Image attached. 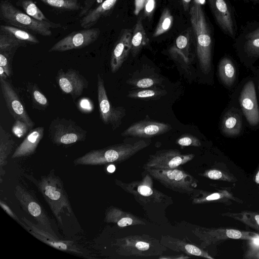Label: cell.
Here are the masks:
<instances>
[{
	"label": "cell",
	"instance_id": "cell-34",
	"mask_svg": "<svg viewBox=\"0 0 259 259\" xmlns=\"http://www.w3.org/2000/svg\"><path fill=\"white\" fill-rule=\"evenodd\" d=\"M174 18L168 8L163 9L157 25L153 32V37H156L168 31L172 27Z\"/></svg>",
	"mask_w": 259,
	"mask_h": 259
},
{
	"label": "cell",
	"instance_id": "cell-20",
	"mask_svg": "<svg viewBox=\"0 0 259 259\" xmlns=\"http://www.w3.org/2000/svg\"><path fill=\"white\" fill-rule=\"evenodd\" d=\"M192 30L190 28L180 34L169 49L170 56L186 64L190 63L194 56L192 51Z\"/></svg>",
	"mask_w": 259,
	"mask_h": 259
},
{
	"label": "cell",
	"instance_id": "cell-25",
	"mask_svg": "<svg viewBox=\"0 0 259 259\" xmlns=\"http://www.w3.org/2000/svg\"><path fill=\"white\" fill-rule=\"evenodd\" d=\"M105 221L108 223L116 224L120 228L145 225V223L137 215L113 206L106 210Z\"/></svg>",
	"mask_w": 259,
	"mask_h": 259
},
{
	"label": "cell",
	"instance_id": "cell-6",
	"mask_svg": "<svg viewBox=\"0 0 259 259\" xmlns=\"http://www.w3.org/2000/svg\"><path fill=\"white\" fill-rule=\"evenodd\" d=\"M0 18L7 25L19 27L43 36L52 34L51 28L62 27L60 23L51 24L37 21L15 7L8 0L0 4Z\"/></svg>",
	"mask_w": 259,
	"mask_h": 259
},
{
	"label": "cell",
	"instance_id": "cell-11",
	"mask_svg": "<svg viewBox=\"0 0 259 259\" xmlns=\"http://www.w3.org/2000/svg\"><path fill=\"white\" fill-rule=\"evenodd\" d=\"M14 193L16 199L25 211L31 215L43 229L57 236L52 227L46 211L29 191L21 186L16 185Z\"/></svg>",
	"mask_w": 259,
	"mask_h": 259
},
{
	"label": "cell",
	"instance_id": "cell-8",
	"mask_svg": "<svg viewBox=\"0 0 259 259\" xmlns=\"http://www.w3.org/2000/svg\"><path fill=\"white\" fill-rule=\"evenodd\" d=\"M48 134L53 144L66 146L84 141L87 132L70 119L57 117L50 122Z\"/></svg>",
	"mask_w": 259,
	"mask_h": 259
},
{
	"label": "cell",
	"instance_id": "cell-28",
	"mask_svg": "<svg viewBox=\"0 0 259 259\" xmlns=\"http://www.w3.org/2000/svg\"><path fill=\"white\" fill-rule=\"evenodd\" d=\"M167 92L160 87L136 89L129 91L127 97L143 100H156L165 96Z\"/></svg>",
	"mask_w": 259,
	"mask_h": 259
},
{
	"label": "cell",
	"instance_id": "cell-5",
	"mask_svg": "<svg viewBox=\"0 0 259 259\" xmlns=\"http://www.w3.org/2000/svg\"><path fill=\"white\" fill-rule=\"evenodd\" d=\"M114 245L117 253L127 258L160 256L167 249L160 240L146 234L129 235L117 239Z\"/></svg>",
	"mask_w": 259,
	"mask_h": 259
},
{
	"label": "cell",
	"instance_id": "cell-22",
	"mask_svg": "<svg viewBox=\"0 0 259 259\" xmlns=\"http://www.w3.org/2000/svg\"><path fill=\"white\" fill-rule=\"evenodd\" d=\"M160 240L164 246L172 251L182 252L188 255L212 258L207 252L197 246L187 242L185 239H181L169 235H162Z\"/></svg>",
	"mask_w": 259,
	"mask_h": 259
},
{
	"label": "cell",
	"instance_id": "cell-51",
	"mask_svg": "<svg viewBox=\"0 0 259 259\" xmlns=\"http://www.w3.org/2000/svg\"><path fill=\"white\" fill-rule=\"evenodd\" d=\"M115 169V166L113 165H110L107 167V170L110 172H113Z\"/></svg>",
	"mask_w": 259,
	"mask_h": 259
},
{
	"label": "cell",
	"instance_id": "cell-31",
	"mask_svg": "<svg viewBox=\"0 0 259 259\" xmlns=\"http://www.w3.org/2000/svg\"><path fill=\"white\" fill-rule=\"evenodd\" d=\"M15 142L12 135L0 125V163L1 168L6 163V160L11 152Z\"/></svg>",
	"mask_w": 259,
	"mask_h": 259
},
{
	"label": "cell",
	"instance_id": "cell-35",
	"mask_svg": "<svg viewBox=\"0 0 259 259\" xmlns=\"http://www.w3.org/2000/svg\"><path fill=\"white\" fill-rule=\"evenodd\" d=\"M45 4L63 11L81 10L83 6L78 0H39Z\"/></svg>",
	"mask_w": 259,
	"mask_h": 259
},
{
	"label": "cell",
	"instance_id": "cell-54",
	"mask_svg": "<svg viewBox=\"0 0 259 259\" xmlns=\"http://www.w3.org/2000/svg\"><path fill=\"white\" fill-rule=\"evenodd\" d=\"M254 220H255L257 224L259 226V214H256L254 216Z\"/></svg>",
	"mask_w": 259,
	"mask_h": 259
},
{
	"label": "cell",
	"instance_id": "cell-53",
	"mask_svg": "<svg viewBox=\"0 0 259 259\" xmlns=\"http://www.w3.org/2000/svg\"><path fill=\"white\" fill-rule=\"evenodd\" d=\"M255 4H259V0H243Z\"/></svg>",
	"mask_w": 259,
	"mask_h": 259
},
{
	"label": "cell",
	"instance_id": "cell-3",
	"mask_svg": "<svg viewBox=\"0 0 259 259\" xmlns=\"http://www.w3.org/2000/svg\"><path fill=\"white\" fill-rule=\"evenodd\" d=\"M115 183L132 195L147 211L155 208L164 209L173 203L171 197L154 187L153 178L147 172L140 180L125 183L115 179Z\"/></svg>",
	"mask_w": 259,
	"mask_h": 259
},
{
	"label": "cell",
	"instance_id": "cell-37",
	"mask_svg": "<svg viewBox=\"0 0 259 259\" xmlns=\"http://www.w3.org/2000/svg\"><path fill=\"white\" fill-rule=\"evenodd\" d=\"M16 52H0V67H3L8 77L12 73V61Z\"/></svg>",
	"mask_w": 259,
	"mask_h": 259
},
{
	"label": "cell",
	"instance_id": "cell-7",
	"mask_svg": "<svg viewBox=\"0 0 259 259\" xmlns=\"http://www.w3.org/2000/svg\"><path fill=\"white\" fill-rule=\"evenodd\" d=\"M153 178L165 187L174 191L191 196L198 185V181L186 171L176 168L145 169Z\"/></svg>",
	"mask_w": 259,
	"mask_h": 259
},
{
	"label": "cell",
	"instance_id": "cell-29",
	"mask_svg": "<svg viewBox=\"0 0 259 259\" xmlns=\"http://www.w3.org/2000/svg\"><path fill=\"white\" fill-rule=\"evenodd\" d=\"M0 31L27 44H37L39 42V40L29 31L14 26L1 25Z\"/></svg>",
	"mask_w": 259,
	"mask_h": 259
},
{
	"label": "cell",
	"instance_id": "cell-13",
	"mask_svg": "<svg viewBox=\"0 0 259 259\" xmlns=\"http://www.w3.org/2000/svg\"><path fill=\"white\" fill-rule=\"evenodd\" d=\"M100 30L98 28L74 31L56 42L49 52H65L86 47L94 42L99 37Z\"/></svg>",
	"mask_w": 259,
	"mask_h": 259
},
{
	"label": "cell",
	"instance_id": "cell-52",
	"mask_svg": "<svg viewBox=\"0 0 259 259\" xmlns=\"http://www.w3.org/2000/svg\"><path fill=\"white\" fill-rule=\"evenodd\" d=\"M255 182L256 184H259V170L258 171L255 176Z\"/></svg>",
	"mask_w": 259,
	"mask_h": 259
},
{
	"label": "cell",
	"instance_id": "cell-18",
	"mask_svg": "<svg viewBox=\"0 0 259 259\" xmlns=\"http://www.w3.org/2000/svg\"><path fill=\"white\" fill-rule=\"evenodd\" d=\"M243 113L251 125L259 123V108L254 83L250 80L244 85L239 98Z\"/></svg>",
	"mask_w": 259,
	"mask_h": 259
},
{
	"label": "cell",
	"instance_id": "cell-26",
	"mask_svg": "<svg viewBox=\"0 0 259 259\" xmlns=\"http://www.w3.org/2000/svg\"><path fill=\"white\" fill-rule=\"evenodd\" d=\"M242 121L239 111L232 108L224 114L221 123V129L223 134L233 137L239 135L241 131Z\"/></svg>",
	"mask_w": 259,
	"mask_h": 259
},
{
	"label": "cell",
	"instance_id": "cell-47",
	"mask_svg": "<svg viewBox=\"0 0 259 259\" xmlns=\"http://www.w3.org/2000/svg\"><path fill=\"white\" fill-rule=\"evenodd\" d=\"M145 0H134V14L137 16L143 9Z\"/></svg>",
	"mask_w": 259,
	"mask_h": 259
},
{
	"label": "cell",
	"instance_id": "cell-16",
	"mask_svg": "<svg viewBox=\"0 0 259 259\" xmlns=\"http://www.w3.org/2000/svg\"><path fill=\"white\" fill-rule=\"evenodd\" d=\"M2 93L7 108L15 120H20L33 129L34 122L29 116L20 98L10 82L0 78Z\"/></svg>",
	"mask_w": 259,
	"mask_h": 259
},
{
	"label": "cell",
	"instance_id": "cell-50",
	"mask_svg": "<svg viewBox=\"0 0 259 259\" xmlns=\"http://www.w3.org/2000/svg\"><path fill=\"white\" fill-rule=\"evenodd\" d=\"M8 77L3 67H0V78L6 79Z\"/></svg>",
	"mask_w": 259,
	"mask_h": 259
},
{
	"label": "cell",
	"instance_id": "cell-45",
	"mask_svg": "<svg viewBox=\"0 0 259 259\" xmlns=\"http://www.w3.org/2000/svg\"><path fill=\"white\" fill-rule=\"evenodd\" d=\"M0 204L2 208L13 219L17 221L22 226L23 225L24 223L22 221H20L16 214L11 209V208L2 200L0 201Z\"/></svg>",
	"mask_w": 259,
	"mask_h": 259
},
{
	"label": "cell",
	"instance_id": "cell-2",
	"mask_svg": "<svg viewBox=\"0 0 259 259\" xmlns=\"http://www.w3.org/2000/svg\"><path fill=\"white\" fill-rule=\"evenodd\" d=\"M150 143V141L140 140L133 143H122L93 150L76 158L73 163L76 165H100L120 163L145 149Z\"/></svg>",
	"mask_w": 259,
	"mask_h": 259
},
{
	"label": "cell",
	"instance_id": "cell-15",
	"mask_svg": "<svg viewBox=\"0 0 259 259\" xmlns=\"http://www.w3.org/2000/svg\"><path fill=\"white\" fill-rule=\"evenodd\" d=\"M56 81L60 90L70 95L74 100L80 96L89 86L86 78L72 68L66 71L60 69L56 74Z\"/></svg>",
	"mask_w": 259,
	"mask_h": 259
},
{
	"label": "cell",
	"instance_id": "cell-48",
	"mask_svg": "<svg viewBox=\"0 0 259 259\" xmlns=\"http://www.w3.org/2000/svg\"><path fill=\"white\" fill-rule=\"evenodd\" d=\"M251 245L255 248H259V236H254L251 239Z\"/></svg>",
	"mask_w": 259,
	"mask_h": 259
},
{
	"label": "cell",
	"instance_id": "cell-40",
	"mask_svg": "<svg viewBox=\"0 0 259 259\" xmlns=\"http://www.w3.org/2000/svg\"><path fill=\"white\" fill-rule=\"evenodd\" d=\"M15 120V122L12 127V132L15 136L18 138H21L24 136L27 132L32 130L23 121L18 119Z\"/></svg>",
	"mask_w": 259,
	"mask_h": 259
},
{
	"label": "cell",
	"instance_id": "cell-10",
	"mask_svg": "<svg viewBox=\"0 0 259 259\" xmlns=\"http://www.w3.org/2000/svg\"><path fill=\"white\" fill-rule=\"evenodd\" d=\"M194 156V154H183L177 149H163L150 155L143 167L145 170L148 168H176L190 161Z\"/></svg>",
	"mask_w": 259,
	"mask_h": 259
},
{
	"label": "cell",
	"instance_id": "cell-27",
	"mask_svg": "<svg viewBox=\"0 0 259 259\" xmlns=\"http://www.w3.org/2000/svg\"><path fill=\"white\" fill-rule=\"evenodd\" d=\"M149 39L143 25L142 19H139L132 31L131 53L136 56L143 47L148 45Z\"/></svg>",
	"mask_w": 259,
	"mask_h": 259
},
{
	"label": "cell",
	"instance_id": "cell-49",
	"mask_svg": "<svg viewBox=\"0 0 259 259\" xmlns=\"http://www.w3.org/2000/svg\"><path fill=\"white\" fill-rule=\"evenodd\" d=\"M182 4L185 12H187L190 10V5L192 0H181Z\"/></svg>",
	"mask_w": 259,
	"mask_h": 259
},
{
	"label": "cell",
	"instance_id": "cell-23",
	"mask_svg": "<svg viewBox=\"0 0 259 259\" xmlns=\"http://www.w3.org/2000/svg\"><path fill=\"white\" fill-rule=\"evenodd\" d=\"M45 128L38 126L31 130L21 143L16 148L12 158H18L32 155L43 138Z\"/></svg>",
	"mask_w": 259,
	"mask_h": 259
},
{
	"label": "cell",
	"instance_id": "cell-43",
	"mask_svg": "<svg viewBox=\"0 0 259 259\" xmlns=\"http://www.w3.org/2000/svg\"><path fill=\"white\" fill-rule=\"evenodd\" d=\"M99 0H85L83 3L82 9L80 10L79 17H83L87 13L92 9L94 6L95 4Z\"/></svg>",
	"mask_w": 259,
	"mask_h": 259
},
{
	"label": "cell",
	"instance_id": "cell-33",
	"mask_svg": "<svg viewBox=\"0 0 259 259\" xmlns=\"http://www.w3.org/2000/svg\"><path fill=\"white\" fill-rule=\"evenodd\" d=\"M27 90L30 94L33 107L39 110H45L49 105L45 95L36 83H28Z\"/></svg>",
	"mask_w": 259,
	"mask_h": 259
},
{
	"label": "cell",
	"instance_id": "cell-38",
	"mask_svg": "<svg viewBox=\"0 0 259 259\" xmlns=\"http://www.w3.org/2000/svg\"><path fill=\"white\" fill-rule=\"evenodd\" d=\"M243 50L249 56H259V38H244Z\"/></svg>",
	"mask_w": 259,
	"mask_h": 259
},
{
	"label": "cell",
	"instance_id": "cell-1",
	"mask_svg": "<svg viewBox=\"0 0 259 259\" xmlns=\"http://www.w3.org/2000/svg\"><path fill=\"white\" fill-rule=\"evenodd\" d=\"M189 15L195 38L199 66L202 71L207 74L211 68L212 32L201 4L199 1H194L190 8Z\"/></svg>",
	"mask_w": 259,
	"mask_h": 259
},
{
	"label": "cell",
	"instance_id": "cell-30",
	"mask_svg": "<svg viewBox=\"0 0 259 259\" xmlns=\"http://www.w3.org/2000/svg\"><path fill=\"white\" fill-rule=\"evenodd\" d=\"M218 73L222 82L227 86L232 85L236 79V70L233 63L227 57L222 58L218 66Z\"/></svg>",
	"mask_w": 259,
	"mask_h": 259
},
{
	"label": "cell",
	"instance_id": "cell-4",
	"mask_svg": "<svg viewBox=\"0 0 259 259\" xmlns=\"http://www.w3.org/2000/svg\"><path fill=\"white\" fill-rule=\"evenodd\" d=\"M31 180L43 195L59 224L62 226V214L65 213L70 215L72 209L61 179L52 170L49 174L41 176L39 180Z\"/></svg>",
	"mask_w": 259,
	"mask_h": 259
},
{
	"label": "cell",
	"instance_id": "cell-17",
	"mask_svg": "<svg viewBox=\"0 0 259 259\" xmlns=\"http://www.w3.org/2000/svg\"><path fill=\"white\" fill-rule=\"evenodd\" d=\"M172 128L166 123L159 122L149 118L136 122L122 132V137L150 138L166 133Z\"/></svg>",
	"mask_w": 259,
	"mask_h": 259
},
{
	"label": "cell",
	"instance_id": "cell-39",
	"mask_svg": "<svg viewBox=\"0 0 259 259\" xmlns=\"http://www.w3.org/2000/svg\"><path fill=\"white\" fill-rule=\"evenodd\" d=\"M176 143L181 147H199L201 143L196 137L190 134H184L180 136Z\"/></svg>",
	"mask_w": 259,
	"mask_h": 259
},
{
	"label": "cell",
	"instance_id": "cell-24",
	"mask_svg": "<svg viewBox=\"0 0 259 259\" xmlns=\"http://www.w3.org/2000/svg\"><path fill=\"white\" fill-rule=\"evenodd\" d=\"M118 0H105L96 7L92 8L80 20L81 27L91 28L103 17L110 15Z\"/></svg>",
	"mask_w": 259,
	"mask_h": 259
},
{
	"label": "cell",
	"instance_id": "cell-21",
	"mask_svg": "<svg viewBox=\"0 0 259 259\" xmlns=\"http://www.w3.org/2000/svg\"><path fill=\"white\" fill-rule=\"evenodd\" d=\"M163 78L151 66H144L135 71L126 80V83L136 89L163 87Z\"/></svg>",
	"mask_w": 259,
	"mask_h": 259
},
{
	"label": "cell",
	"instance_id": "cell-44",
	"mask_svg": "<svg viewBox=\"0 0 259 259\" xmlns=\"http://www.w3.org/2000/svg\"><path fill=\"white\" fill-rule=\"evenodd\" d=\"M244 38H259V25L250 28L244 33Z\"/></svg>",
	"mask_w": 259,
	"mask_h": 259
},
{
	"label": "cell",
	"instance_id": "cell-14",
	"mask_svg": "<svg viewBox=\"0 0 259 259\" xmlns=\"http://www.w3.org/2000/svg\"><path fill=\"white\" fill-rule=\"evenodd\" d=\"M21 220L24 223L22 226L33 236L45 243L61 251L84 255L83 250L73 242L60 239L57 236L45 230L39 225L34 224L25 217H22Z\"/></svg>",
	"mask_w": 259,
	"mask_h": 259
},
{
	"label": "cell",
	"instance_id": "cell-19",
	"mask_svg": "<svg viewBox=\"0 0 259 259\" xmlns=\"http://www.w3.org/2000/svg\"><path fill=\"white\" fill-rule=\"evenodd\" d=\"M132 31L128 28L122 29L114 45L110 59L112 73L116 72L120 68L131 52Z\"/></svg>",
	"mask_w": 259,
	"mask_h": 259
},
{
	"label": "cell",
	"instance_id": "cell-41",
	"mask_svg": "<svg viewBox=\"0 0 259 259\" xmlns=\"http://www.w3.org/2000/svg\"><path fill=\"white\" fill-rule=\"evenodd\" d=\"M199 175L215 180H221L224 178V174L223 172L216 169L207 170L203 173L200 174Z\"/></svg>",
	"mask_w": 259,
	"mask_h": 259
},
{
	"label": "cell",
	"instance_id": "cell-12",
	"mask_svg": "<svg viewBox=\"0 0 259 259\" xmlns=\"http://www.w3.org/2000/svg\"><path fill=\"white\" fill-rule=\"evenodd\" d=\"M214 20L223 32L235 39L237 26L234 9L229 0H207Z\"/></svg>",
	"mask_w": 259,
	"mask_h": 259
},
{
	"label": "cell",
	"instance_id": "cell-32",
	"mask_svg": "<svg viewBox=\"0 0 259 259\" xmlns=\"http://www.w3.org/2000/svg\"><path fill=\"white\" fill-rule=\"evenodd\" d=\"M16 5L21 7L26 14L37 21L51 24L56 23L50 21L32 0H18Z\"/></svg>",
	"mask_w": 259,
	"mask_h": 259
},
{
	"label": "cell",
	"instance_id": "cell-9",
	"mask_svg": "<svg viewBox=\"0 0 259 259\" xmlns=\"http://www.w3.org/2000/svg\"><path fill=\"white\" fill-rule=\"evenodd\" d=\"M97 96L100 117L106 125H110L112 130L118 128L125 116V109L122 106H113L108 99L102 75H97Z\"/></svg>",
	"mask_w": 259,
	"mask_h": 259
},
{
	"label": "cell",
	"instance_id": "cell-46",
	"mask_svg": "<svg viewBox=\"0 0 259 259\" xmlns=\"http://www.w3.org/2000/svg\"><path fill=\"white\" fill-rule=\"evenodd\" d=\"M226 233L227 237L230 239H238L243 237V233L237 230L227 229Z\"/></svg>",
	"mask_w": 259,
	"mask_h": 259
},
{
	"label": "cell",
	"instance_id": "cell-36",
	"mask_svg": "<svg viewBox=\"0 0 259 259\" xmlns=\"http://www.w3.org/2000/svg\"><path fill=\"white\" fill-rule=\"evenodd\" d=\"M27 44L9 35L0 33V52H16L21 47H26Z\"/></svg>",
	"mask_w": 259,
	"mask_h": 259
},
{
	"label": "cell",
	"instance_id": "cell-42",
	"mask_svg": "<svg viewBox=\"0 0 259 259\" xmlns=\"http://www.w3.org/2000/svg\"><path fill=\"white\" fill-rule=\"evenodd\" d=\"M156 8V0H145L144 12L146 17H150L153 15Z\"/></svg>",
	"mask_w": 259,
	"mask_h": 259
},
{
	"label": "cell",
	"instance_id": "cell-55",
	"mask_svg": "<svg viewBox=\"0 0 259 259\" xmlns=\"http://www.w3.org/2000/svg\"></svg>",
	"mask_w": 259,
	"mask_h": 259
}]
</instances>
